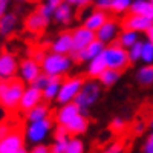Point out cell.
Wrapping results in <instances>:
<instances>
[{
    "mask_svg": "<svg viewBox=\"0 0 153 153\" xmlns=\"http://www.w3.org/2000/svg\"><path fill=\"white\" fill-rule=\"evenodd\" d=\"M60 3H61V0H46V2H43V3H40L37 6V11L40 12L43 17L51 20L52 16H54V12H55V9L60 6Z\"/></svg>",
    "mask_w": 153,
    "mask_h": 153,
    "instance_id": "cell-29",
    "label": "cell"
},
{
    "mask_svg": "<svg viewBox=\"0 0 153 153\" xmlns=\"http://www.w3.org/2000/svg\"><path fill=\"white\" fill-rule=\"evenodd\" d=\"M12 130H14V129H12V126L9 124V123H6V121H2V123H0V139H3L6 135H9Z\"/></svg>",
    "mask_w": 153,
    "mask_h": 153,
    "instance_id": "cell-42",
    "label": "cell"
},
{
    "mask_svg": "<svg viewBox=\"0 0 153 153\" xmlns=\"http://www.w3.org/2000/svg\"><path fill=\"white\" fill-rule=\"evenodd\" d=\"M120 32H121V25H120V22H118L117 19L109 17V20L95 32V37H97V40L101 42L104 46H109V45H112V43L117 42Z\"/></svg>",
    "mask_w": 153,
    "mask_h": 153,
    "instance_id": "cell-7",
    "label": "cell"
},
{
    "mask_svg": "<svg viewBox=\"0 0 153 153\" xmlns=\"http://www.w3.org/2000/svg\"><path fill=\"white\" fill-rule=\"evenodd\" d=\"M103 57H104L107 69L117 71V72H123L126 68H129V65H130L129 55H127V51L123 49L117 42L104 48Z\"/></svg>",
    "mask_w": 153,
    "mask_h": 153,
    "instance_id": "cell-6",
    "label": "cell"
},
{
    "mask_svg": "<svg viewBox=\"0 0 153 153\" xmlns=\"http://www.w3.org/2000/svg\"><path fill=\"white\" fill-rule=\"evenodd\" d=\"M126 127H127V121L121 117H115L112 121H110V130L115 132V133H121L126 130Z\"/></svg>",
    "mask_w": 153,
    "mask_h": 153,
    "instance_id": "cell-34",
    "label": "cell"
},
{
    "mask_svg": "<svg viewBox=\"0 0 153 153\" xmlns=\"http://www.w3.org/2000/svg\"><path fill=\"white\" fill-rule=\"evenodd\" d=\"M149 127H150L152 132H153V117H152V120H150V123H149Z\"/></svg>",
    "mask_w": 153,
    "mask_h": 153,
    "instance_id": "cell-48",
    "label": "cell"
},
{
    "mask_svg": "<svg viewBox=\"0 0 153 153\" xmlns=\"http://www.w3.org/2000/svg\"><path fill=\"white\" fill-rule=\"evenodd\" d=\"M120 25H121V29H124V31H132L136 34H141V32L146 34L153 26V20L139 17V16H133V14H126Z\"/></svg>",
    "mask_w": 153,
    "mask_h": 153,
    "instance_id": "cell-10",
    "label": "cell"
},
{
    "mask_svg": "<svg viewBox=\"0 0 153 153\" xmlns=\"http://www.w3.org/2000/svg\"><path fill=\"white\" fill-rule=\"evenodd\" d=\"M136 81L144 86V87H150L153 86V65L152 66H141L136 71Z\"/></svg>",
    "mask_w": 153,
    "mask_h": 153,
    "instance_id": "cell-27",
    "label": "cell"
},
{
    "mask_svg": "<svg viewBox=\"0 0 153 153\" xmlns=\"http://www.w3.org/2000/svg\"><path fill=\"white\" fill-rule=\"evenodd\" d=\"M25 87H26V84L19 78L0 81V107L5 109L6 112L17 110Z\"/></svg>",
    "mask_w": 153,
    "mask_h": 153,
    "instance_id": "cell-1",
    "label": "cell"
},
{
    "mask_svg": "<svg viewBox=\"0 0 153 153\" xmlns=\"http://www.w3.org/2000/svg\"><path fill=\"white\" fill-rule=\"evenodd\" d=\"M19 153H29V152H28L26 149H23V150H22V152H19Z\"/></svg>",
    "mask_w": 153,
    "mask_h": 153,
    "instance_id": "cell-49",
    "label": "cell"
},
{
    "mask_svg": "<svg viewBox=\"0 0 153 153\" xmlns=\"http://www.w3.org/2000/svg\"><path fill=\"white\" fill-rule=\"evenodd\" d=\"M138 42H139V34L132 32V31H124V29H121V32H120V35L117 38V43L126 51H129Z\"/></svg>",
    "mask_w": 153,
    "mask_h": 153,
    "instance_id": "cell-25",
    "label": "cell"
},
{
    "mask_svg": "<svg viewBox=\"0 0 153 153\" xmlns=\"http://www.w3.org/2000/svg\"><path fill=\"white\" fill-rule=\"evenodd\" d=\"M150 2H152V6H153V0H150Z\"/></svg>",
    "mask_w": 153,
    "mask_h": 153,
    "instance_id": "cell-50",
    "label": "cell"
},
{
    "mask_svg": "<svg viewBox=\"0 0 153 153\" xmlns=\"http://www.w3.org/2000/svg\"><path fill=\"white\" fill-rule=\"evenodd\" d=\"M68 2L75 11H84V9H89L92 6L91 0H68Z\"/></svg>",
    "mask_w": 153,
    "mask_h": 153,
    "instance_id": "cell-35",
    "label": "cell"
},
{
    "mask_svg": "<svg viewBox=\"0 0 153 153\" xmlns=\"http://www.w3.org/2000/svg\"><path fill=\"white\" fill-rule=\"evenodd\" d=\"M74 61L69 55H58L52 52H46L43 61L40 63L42 74L51 78H63L71 69Z\"/></svg>",
    "mask_w": 153,
    "mask_h": 153,
    "instance_id": "cell-2",
    "label": "cell"
},
{
    "mask_svg": "<svg viewBox=\"0 0 153 153\" xmlns=\"http://www.w3.org/2000/svg\"><path fill=\"white\" fill-rule=\"evenodd\" d=\"M69 133L66 130V127L63 126H55V132H54V141H69Z\"/></svg>",
    "mask_w": 153,
    "mask_h": 153,
    "instance_id": "cell-36",
    "label": "cell"
},
{
    "mask_svg": "<svg viewBox=\"0 0 153 153\" xmlns=\"http://www.w3.org/2000/svg\"><path fill=\"white\" fill-rule=\"evenodd\" d=\"M25 149V136L19 130H12L3 139H0V153H19Z\"/></svg>",
    "mask_w": 153,
    "mask_h": 153,
    "instance_id": "cell-12",
    "label": "cell"
},
{
    "mask_svg": "<svg viewBox=\"0 0 153 153\" xmlns=\"http://www.w3.org/2000/svg\"><path fill=\"white\" fill-rule=\"evenodd\" d=\"M40 103H43V97H42V91H38L37 87H34L32 84L31 86H26L25 87V92L20 98V104H19V109L22 112L26 113L28 110H31L32 107L38 106Z\"/></svg>",
    "mask_w": 153,
    "mask_h": 153,
    "instance_id": "cell-14",
    "label": "cell"
},
{
    "mask_svg": "<svg viewBox=\"0 0 153 153\" xmlns=\"http://www.w3.org/2000/svg\"><path fill=\"white\" fill-rule=\"evenodd\" d=\"M84 84V78L80 75L75 76H68V78H63L60 83V89H58V95H57V103L60 106H65L69 103H74L76 95L80 94L81 87Z\"/></svg>",
    "mask_w": 153,
    "mask_h": 153,
    "instance_id": "cell-5",
    "label": "cell"
},
{
    "mask_svg": "<svg viewBox=\"0 0 153 153\" xmlns=\"http://www.w3.org/2000/svg\"><path fill=\"white\" fill-rule=\"evenodd\" d=\"M49 83V76H46L45 74H42L40 76H38V78L32 83V86L34 87H37L38 89V91H43V89L46 87V84Z\"/></svg>",
    "mask_w": 153,
    "mask_h": 153,
    "instance_id": "cell-40",
    "label": "cell"
},
{
    "mask_svg": "<svg viewBox=\"0 0 153 153\" xmlns=\"http://www.w3.org/2000/svg\"><path fill=\"white\" fill-rule=\"evenodd\" d=\"M29 153H51V149L46 144H38V146H34Z\"/></svg>",
    "mask_w": 153,
    "mask_h": 153,
    "instance_id": "cell-44",
    "label": "cell"
},
{
    "mask_svg": "<svg viewBox=\"0 0 153 153\" xmlns=\"http://www.w3.org/2000/svg\"><path fill=\"white\" fill-rule=\"evenodd\" d=\"M17 72H19L17 57L9 51L0 52V81H8L16 78Z\"/></svg>",
    "mask_w": 153,
    "mask_h": 153,
    "instance_id": "cell-8",
    "label": "cell"
},
{
    "mask_svg": "<svg viewBox=\"0 0 153 153\" xmlns=\"http://www.w3.org/2000/svg\"><path fill=\"white\" fill-rule=\"evenodd\" d=\"M101 91H103V87L97 80H84V84L81 87L80 94L76 95L74 101V104L78 107L81 115L87 117L91 107L95 106L97 101L101 98Z\"/></svg>",
    "mask_w": 153,
    "mask_h": 153,
    "instance_id": "cell-3",
    "label": "cell"
},
{
    "mask_svg": "<svg viewBox=\"0 0 153 153\" xmlns=\"http://www.w3.org/2000/svg\"><path fill=\"white\" fill-rule=\"evenodd\" d=\"M19 80H22L26 86H31L38 76L42 75V68L32 58H25L19 63Z\"/></svg>",
    "mask_w": 153,
    "mask_h": 153,
    "instance_id": "cell-9",
    "label": "cell"
},
{
    "mask_svg": "<svg viewBox=\"0 0 153 153\" xmlns=\"http://www.w3.org/2000/svg\"><path fill=\"white\" fill-rule=\"evenodd\" d=\"M120 76H121V72L112 71V69H106L103 74L100 75V78L97 81L101 84V87H112V86H115L118 83Z\"/></svg>",
    "mask_w": 153,
    "mask_h": 153,
    "instance_id": "cell-28",
    "label": "cell"
},
{
    "mask_svg": "<svg viewBox=\"0 0 153 153\" xmlns=\"http://www.w3.org/2000/svg\"><path fill=\"white\" fill-rule=\"evenodd\" d=\"M130 3H132V0H112L109 11L115 16H126V14H129Z\"/></svg>",
    "mask_w": 153,
    "mask_h": 153,
    "instance_id": "cell-30",
    "label": "cell"
},
{
    "mask_svg": "<svg viewBox=\"0 0 153 153\" xmlns=\"http://www.w3.org/2000/svg\"><path fill=\"white\" fill-rule=\"evenodd\" d=\"M19 17L14 12H6L3 17H0V37H8L17 29Z\"/></svg>",
    "mask_w": 153,
    "mask_h": 153,
    "instance_id": "cell-23",
    "label": "cell"
},
{
    "mask_svg": "<svg viewBox=\"0 0 153 153\" xmlns=\"http://www.w3.org/2000/svg\"><path fill=\"white\" fill-rule=\"evenodd\" d=\"M25 118L28 123H35V121H43L51 118V106L48 103H40L38 106L32 107L25 113Z\"/></svg>",
    "mask_w": 153,
    "mask_h": 153,
    "instance_id": "cell-22",
    "label": "cell"
},
{
    "mask_svg": "<svg viewBox=\"0 0 153 153\" xmlns=\"http://www.w3.org/2000/svg\"><path fill=\"white\" fill-rule=\"evenodd\" d=\"M54 130V120L48 118L43 121H35V123H28L25 127V141H28L34 146L45 144L48 136Z\"/></svg>",
    "mask_w": 153,
    "mask_h": 153,
    "instance_id": "cell-4",
    "label": "cell"
},
{
    "mask_svg": "<svg viewBox=\"0 0 153 153\" xmlns=\"http://www.w3.org/2000/svg\"><path fill=\"white\" fill-rule=\"evenodd\" d=\"M52 19H54V22L57 25H61V26H69V25L74 22V19H75V9L69 5L68 0H63V2L60 3V6L55 9Z\"/></svg>",
    "mask_w": 153,
    "mask_h": 153,
    "instance_id": "cell-19",
    "label": "cell"
},
{
    "mask_svg": "<svg viewBox=\"0 0 153 153\" xmlns=\"http://www.w3.org/2000/svg\"><path fill=\"white\" fill-rule=\"evenodd\" d=\"M107 20H109V12L100 9H87V14L83 17V26L92 32H97Z\"/></svg>",
    "mask_w": 153,
    "mask_h": 153,
    "instance_id": "cell-17",
    "label": "cell"
},
{
    "mask_svg": "<svg viewBox=\"0 0 153 153\" xmlns=\"http://www.w3.org/2000/svg\"><path fill=\"white\" fill-rule=\"evenodd\" d=\"M144 130H146V124H144L143 121L136 123V124H135V127H133V132H135L136 135H141Z\"/></svg>",
    "mask_w": 153,
    "mask_h": 153,
    "instance_id": "cell-46",
    "label": "cell"
},
{
    "mask_svg": "<svg viewBox=\"0 0 153 153\" xmlns=\"http://www.w3.org/2000/svg\"><path fill=\"white\" fill-rule=\"evenodd\" d=\"M65 153H84V143L81 141L80 138H74L71 136Z\"/></svg>",
    "mask_w": 153,
    "mask_h": 153,
    "instance_id": "cell-32",
    "label": "cell"
},
{
    "mask_svg": "<svg viewBox=\"0 0 153 153\" xmlns=\"http://www.w3.org/2000/svg\"><path fill=\"white\" fill-rule=\"evenodd\" d=\"M106 69H107L106 61H104L103 54H101V55H98L97 58H94V60H91V61L87 63L86 74H87V76H89L91 80H98V78H100V75L103 74Z\"/></svg>",
    "mask_w": 153,
    "mask_h": 153,
    "instance_id": "cell-24",
    "label": "cell"
},
{
    "mask_svg": "<svg viewBox=\"0 0 153 153\" xmlns=\"http://www.w3.org/2000/svg\"><path fill=\"white\" fill-rule=\"evenodd\" d=\"M51 52L58 55H69L72 54V34L71 31L60 32L52 42H51Z\"/></svg>",
    "mask_w": 153,
    "mask_h": 153,
    "instance_id": "cell-15",
    "label": "cell"
},
{
    "mask_svg": "<svg viewBox=\"0 0 153 153\" xmlns=\"http://www.w3.org/2000/svg\"><path fill=\"white\" fill-rule=\"evenodd\" d=\"M76 115H80V110L78 107H76L74 103H69V104H65V106H60L54 115V121L57 126H63V127H66Z\"/></svg>",
    "mask_w": 153,
    "mask_h": 153,
    "instance_id": "cell-18",
    "label": "cell"
},
{
    "mask_svg": "<svg viewBox=\"0 0 153 153\" xmlns=\"http://www.w3.org/2000/svg\"><path fill=\"white\" fill-rule=\"evenodd\" d=\"M9 8V2L8 0H0V17H3Z\"/></svg>",
    "mask_w": 153,
    "mask_h": 153,
    "instance_id": "cell-45",
    "label": "cell"
},
{
    "mask_svg": "<svg viewBox=\"0 0 153 153\" xmlns=\"http://www.w3.org/2000/svg\"><path fill=\"white\" fill-rule=\"evenodd\" d=\"M104 48H106V46L101 43V42L95 40L94 43H91L87 48H84L83 51L72 52V54H71V58H72V61H75V63H89L91 60H94V58H97L98 55L103 54Z\"/></svg>",
    "mask_w": 153,
    "mask_h": 153,
    "instance_id": "cell-13",
    "label": "cell"
},
{
    "mask_svg": "<svg viewBox=\"0 0 153 153\" xmlns=\"http://www.w3.org/2000/svg\"><path fill=\"white\" fill-rule=\"evenodd\" d=\"M141 52H143V42L139 40L136 45H133L129 51H127V55H129V61L130 63H136L141 60Z\"/></svg>",
    "mask_w": 153,
    "mask_h": 153,
    "instance_id": "cell-33",
    "label": "cell"
},
{
    "mask_svg": "<svg viewBox=\"0 0 153 153\" xmlns=\"http://www.w3.org/2000/svg\"><path fill=\"white\" fill-rule=\"evenodd\" d=\"M45 55H46V52L43 49H35V51H32V54H31V57L29 58H32L34 61H37L38 65L43 61V58H45Z\"/></svg>",
    "mask_w": 153,
    "mask_h": 153,
    "instance_id": "cell-43",
    "label": "cell"
},
{
    "mask_svg": "<svg viewBox=\"0 0 153 153\" xmlns=\"http://www.w3.org/2000/svg\"><path fill=\"white\" fill-rule=\"evenodd\" d=\"M143 153H153V132L146 138V141L143 144Z\"/></svg>",
    "mask_w": 153,
    "mask_h": 153,
    "instance_id": "cell-41",
    "label": "cell"
},
{
    "mask_svg": "<svg viewBox=\"0 0 153 153\" xmlns=\"http://www.w3.org/2000/svg\"><path fill=\"white\" fill-rule=\"evenodd\" d=\"M110 3H112V0H97V2L92 3V6H94V9H100V11L109 12Z\"/></svg>",
    "mask_w": 153,
    "mask_h": 153,
    "instance_id": "cell-39",
    "label": "cell"
},
{
    "mask_svg": "<svg viewBox=\"0 0 153 153\" xmlns=\"http://www.w3.org/2000/svg\"><path fill=\"white\" fill-rule=\"evenodd\" d=\"M146 35H147V42H149V43L153 46V26H152V28H150V29L146 32Z\"/></svg>",
    "mask_w": 153,
    "mask_h": 153,
    "instance_id": "cell-47",
    "label": "cell"
},
{
    "mask_svg": "<svg viewBox=\"0 0 153 153\" xmlns=\"http://www.w3.org/2000/svg\"><path fill=\"white\" fill-rule=\"evenodd\" d=\"M72 34V52H78V51H83L84 48H87L91 43H94L97 40L95 32L89 31L87 28L76 26L74 31H71Z\"/></svg>",
    "mask_w": 153,
    "mask_h": 153,
    "instance_id": "cell-11",
    "label": "cell"
},
{
    "mask_svg": "<svg viewBox=\"0 0 153 153\" xmlns=\"http://www.w3.org/2000/svg\"><path fill=\"white\" fill-rule=\"evenodd\" d=\"M61 80L63 78H51V76H49V83L46 84V87L42 91V97H43L45 101H55L57 100Z\"/></svg>",
    "mask_w": 153,
    "mask_h": 153,
    "instance_id": "cell-26",
    "label": "cell"
},
{
    "mask_svg": "<svg viewBox=\"0 0 153 153\" xmlns=\"http://www.w3.org/2000/svg\"><path fill=\"white\" fill-rule=\"evenodd\" d=\"M66 146H68V141H54L49 146V149H51V153H65Z\"/></svg>",
    "mask_w": 153,
    "mask_h": 153,
    "instance_id": "cell-38",
    "label": "cell"
},
{
    "mask_svg": "<svg viewBox=\"0 0 153 153\" xmlns=\"http://www.w3.org/2000/svg\"><path fill=\"white\" fill-rule=\"evenodd\" d=\"M126 152V146L123 141H115L112 144H109L103 153H124Z\"/></svg>",
    "mask_w": 153,
    "mask_h": 153,
    "instance_id": "cell-37",
    "label": "cell"
},
{
    "mask_svg": "<svg viewBox=\"0 0 153 153\" xmlns=\"http://www.w3.org/2000/svg\"><path fill=\"white\" fill-rule=\"evenodd\" d=\"M144 66H152L153 65V46L146 40L143 42V52H141V60Z\"/></svg>",
    "mask_w": 153,
    "mask_h": 153,
    "instance_id": "cell-31",
    "label": "cell"
},
{
    "mask_svg": "<svg viewBox=\"0 0 153 153\" xmlns=\"http://www.w3.org/2000/svg\"><path fill=\"white\" fill-rule=\"evenodd\" d=\"M89 129V120L84 115H76V117L66 126V130L69 133V136H74V138H78L80 135H84Z\"/></svg>",
    "mask_w": 153,
    "mask_h": 153,
    "instance_id": "cell-20",
    "label": "cell"
},
{
    "mask_svg": "<svg viewBox=\"0 0 153 153\" xmlns=\"http://www.w3.org/2000/svg\"><path fill=\"white\" fill-rule=\"evenodd\" d=\"M129 14L153 20V6H152V2H150V0H133V2L130 3Z\"/></svg>",
    "mask_w": 153,
    "mask_h": 153,
    "instance_id": "cell-21",
    "label": "cell"
},
{
    "mask_svg": "<svg viewBox=\"0 0 153 153\" xmlns=\"http://www.w3.org/2000/svg\"><path fill=\"white\" fill-rule=\"evenodd\" d=\"M49 19L43 17L40 12H38L37 9L29 12V14L25 17V29H26L28 32L31 34H42L46 31V28L49 26Z\"/></svg>",
    "mask_w": 153,
    "mask_h": 153,
    "instance_id": "cell-16",
    "label": "cell"
}]
</instances>
